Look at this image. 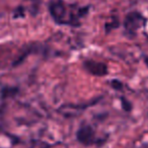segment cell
Returning <instances> with one entry per match:
<instances>
[{
  "label": "cell",
  "instance_id": "obj_6",
  "mask_svg": "<svg viewBox=\"0 0 148 148\" xmlns=\"http://www.w3.org/2000/svg\"><path fill=\"white\" fill-rule=\"evenodd\" d=\"M120 102H121V106H122V109L125 112H131L133 105L128 99H126L125 97H120Z\"/></svg>",
  "mask_w": 148,
  "mask_h": 148
},
{
  "label": "cell",
  "instance_id": "obj_2",
  "mask_svg": "<svg viewBox=\"0 0 148 148\" xmlns=\"http://www.w3.org/2000/svg\"><path fill=\"white\" fill-rule=\"evenodd\" d=\"M49 11L58 23L68 24L66 19V6L62 0H53L49 4Z\"/></svg>",
  "mask_w": 148,
  "mask_h": 148
},
{
  "label": "cell",
  "instance_id": "obj_5",
  "mask_svg": "<svg viewBox=\"0 0 148 148\" xmlns=\"http://www.w3.org/2000/svg\"><path fill=\"white\" fill-rule=\"evenodd\" d=\"M119 25H120V22H119V19L117 16H113L112 17V20L110 22H106L105 23V31L106 33H110L112 30H114L115 28H118Z\"/></svg>",
  "mask_w": 148,
  "mask_h": 148
},
{
  "label": "cell",
  "instance_id": "obj_4",
  "mask_svg": "<svg viewBox=\"0 0 148 148\" xmlns=\"http://www.w3.org/2000/svg\"><path fill=\"white\" fill-rule=\"evenodd\" d=\"M84 69L89 73V74L93 75L95 77H105L108 75L109 71H108V66L106 64L102 62H97V60H87L83 64Z\"/></svg>",
  "mask_w": 148,
  "mask_h": 148
},
{
  "label": "cell",
  "instance_id": "obj_8",
  "mask_svg": "<svg viewBox=\"0 0 148 148\" xmlns=\"http://www.w3.org/2000/svg\"><path fill=\"white\" fill-rule=\"evenodd\" d=\"M144 62H145V64H146V66L148 68V56H146V57L144 58Z\"/></svg>",
  "mask_w": 148,
  "mask_h": 148
},
{
  "label": "cell",
  "instance_id": "obj_3",
  "mask_svg": "<svg viewBox=\"0 0 148 148\" xmlns=\"http://www.w3.org/2000/svg\"><path fill=\"white\" fill-rule=\"evenodd\" d=\"M77 139L85 146L93 145L96 141V134L93 127L89 124H84L77 132Z\"/></svg>",
  "mask_w": 148,
  "mask_h": 148
},
{
  "label": "cell",
  "instance_id": "obj_1",
  "mask_svg": "<svg viewBox=\"0 0 148 148\" xmlns=\"http://www.w3.org/2000/svg\"><path fill=\"white\" fill-rule=\"evenodd\" d=\"M147 19L143 16L142 13L139 11H130L126 14L123 21V27H124V33L129 38H133L136 35V32L141 27L145 26Z\"/></svg>",
  "mask_w": 148,
  "mask_h": 148
},
{
  "label": "cell",
  "instance_id": "obj_7",
  "mask_svg": "<svg viewBox=\"0 0 148 148\" xmlns=\"http://www.w3.org/2000/svg\"><path fill=\"white\" fill-rule=\"evenodd\" d=\"M110 86L114 90H116V91H121L123 89V87H124L123 86V83L121 81L117 80V79H113V80L110 81Z\"/></svg>",
  "mask_w": 148,
  "mask_h": 148
}]
</instances>
